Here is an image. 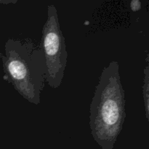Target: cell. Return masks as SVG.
<instances>
[{"label": "cell", "mask_w": 149, "mask_h": 149, "mask_svg": "<svg viewBox=\"0 0 149 149\" xmlns=\"http://www.w3.org/2000/svg\"><path fill=\"white\" fill-rule=\"evenodd\" d=\"M117 61L103 68L90 107V128L102 149H113L126 118V100Z\"/></svg>", "instance_id": "1"}, {"label": "cell", "mask_w": 149, "mask_h": 149, "mask_svg": "<svg viewBox=\"0 0 149 149\" xmlns=\"http://www.w3.org/2000/svg\"><path fill=\"white\" fill-rule=\"evenodd\" d=\"M1 59L6 78L15 90L31 104H40L47 77L40 44L30 38H9Z\"/></svg>", "instance_id": "2"}, {"label": "cell", "mask_w": 149, "mask_h": 149, "mask_svg": "<svg viewBox=\"0 0 149 149\" xmlns=\"http://www.w3.org/2000/svg\"><path fill=\"white\" fill-rule=\"evenodd\" d=\"M41 47L46 65V83L50 87H61L68 61L65 38L61 29L58 10L53 4L47 6V20L42 31Z\"/></svg>", "instance_id": "3"}, {"label": "cell", "mask_w": 149, "mask_h": 149, "mask_svg": "<svg viewBox=\"0 0 149 149\" xmlns=\"http://www.w3.org/2000/svg\"><path fill=\"white\" fill-rule=\"evenodd\" d=\"M143 96L144 108H145L146 117L149 119V67L147 64L143 71Z\"/></svg>", "instance_id": "4"}, {"label": "cell", "mask_w": 149, "mask_h": 149, "mask_svg": "<svg viewBox=\"0 0 149 149\" xmlns=\"http://www.w3.org/2000/svg\"><path fill=\"white\" fill-rule=\"evenodd\" d=\"M130 8L134 12H137L141 10V3L140 0H132L130 3Z\"/></svg>", "instance_id": "5"}, {"label": "cell", "mask_w": 149, "mask_h": 149, "mask_svg": "<svg viewBox=\"0 0 149 149\" xmlns=\"http://www.w3.org/2000/svg\"><path fill=\"white\" fill-rule=\"evenodd\" d=\"M19 0H0V4H15Z\"/></svg>", "instance_id": "6"}, {"label": "cell", "mask_w": 149, "mask_h": 149, "mask_svg": "<svg viewBox=\"0 0 149 149\" xmlns=\"http://www.w3.org/2000/svg\"><path fill=\"white\" fill-rule=\"evenodd\" d=\"M1 53L0 52V60H1Z\"/></svg>", "instance_id": "7"}]
</instances>
